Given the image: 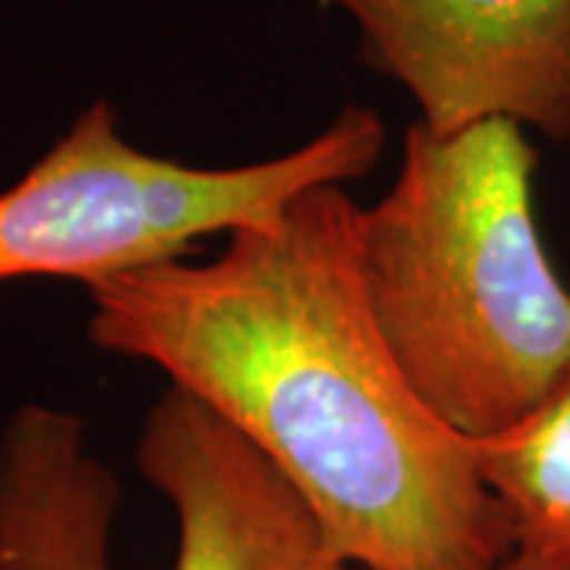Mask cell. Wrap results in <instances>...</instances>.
Returning <instances> with one entry per match:
<instances>
[{
	"label": "cell",
	"instance_id": "cell-5",
	"mask_svg": "<svg viewBox=\"0 0 570 570\" xmlns=\"http://www.w3.org/2000/svg\"><path fill=\"white\" fill-rule=\"evenodd\" d=\"M137 466L175 510L171 570H355L283 472L184 390L149 406Z\"/></svg>",
	"mask_w": 570,
	"mask_h": 570
},
{
	"label": "cell",
	"instance_id": "cell-2",
	"mask_svg": "<svg viewBox=\"0 0 570 570\" xmlns=\"http://www.w3.org/2000/svg\"><path fill=\"white\" fill-rule=\"evenodd\" d=\"M535 149L510 121H415L390 190L358 206L367 305L409 387L469 444L508 434L570 367V288L532 213Z\"/></svg>",
	"mask_w": 570,
	"mask_h": 570
},
{
	"label": "cell",
	"instance_id": "cell-1",
	"mask_svg": "<svg viewBox=\"0 0 570 570\" xmlns=\"http://www.w3.org/2000/svg\"><path fill=\"white\" fill-rule=\"evenodd\" d=\"M358 206L311 187L206 264L89 288V340L149 362L264 453L355 570H491L513 554L475 448L409 387L367 305Z\"/></svg>",
	"mask_w": 570,
	"mask_h": 570
},
{
	"label": "cell",
	"instance_id": "cell-4",
	"mask_svg": "<svg viewBox=\"0 0 570 570\" xmlns=\"http://www.w3.org/2000/svg\"><path fill=\"white\" fill-rule=\"evenodd\" d=\"M434 134L510 121L570 140V0H317Z\"/></svg>",
	"mask_w": 570,
	"mask_h": 570
},
{
	"label": "cell",
	"instance_id": "cell-6",
	"mask_svg": "<svg viewBox=\"0 0 570 570\" xmlns=\"http://www.w3.org/2000/svg\"><path fill=\"white\" fill-rule=\"evenodd\" d=\"M121 489L82 415L29 403L0 431V570H111Z\"/></svg>",
	"mask_w": 570,
	"mask_h": 570
},
{
	"label": "cell",
	"instance_id": "cell-8",
	"mask_svg": "<svg viewBox=\"0 0 570 570\" xmlns=\"http://www.w3.org/2000/svg\"><path fill=\"white\" fill-rule=\"evenodd\" d=\"M491 570H570V568L568 564H551V561H539V558H530V554L513 551L510 558H504L501 564H494Z\"/></svg>",
	"mask_w": 570,
	"mask_h": 570
},
{
	"label": "cell",
	"instance_id": "cell-7",
	"mask_svg": "<svg viewBox=\"0 0 570 570\" xmlns=\"http://www.w3.org/2000/svg\"><path fill=\"white\" fill-rule=\"evenodd\" d=\"M472 448L513 551L570 568V367L527 422Z\"/></svg>",
	"mask_w": 570,
	"mask_h": 570
},
{
	"label": "cell",
	"instance_id": "cell-3",
	"mask_svg": "<svg viewBox=\"0 0 570 570\" xmlns=\"http://www.w3.org/2000/svg\"><path fill=\"white\" fill-rule=\"evenodd\" d=\"M384 142L381 115L346 105L292 153L200 168L127 142L115 105L96 99L0 194V283L61 276L92 285L175 261L194 242L261 223L311 187L365 178Z\"/></svg>",
	"mask_w": 570,
	"mask_h": 570
}]
</instances>
